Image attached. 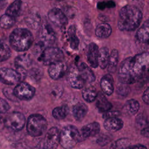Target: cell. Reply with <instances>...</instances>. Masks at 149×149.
Instances as JSON below:
<instances>
[{"label": "cell", "mask_w": 149, "mask_h": 149, "mask_svg": "<svg viewBox=\"0 0 149 149\" xmlns=\"http://www.w3.org/2000/svg\"><path fill=\"white\" fill-rule=\"evenodd\" d=\"M31 59L27 54L17 56L14 61L16 68H21L26 69L31 65Z\"/></svg>", "instance_id": "obj_25"}, {"label": "cell", "mask_w": 149, "mask_h": 149, "mask_svg": "<svg viewBox=\"0 0 149 149\" xmlns=\"http://www.w3.org/2000/svg\"><path fill=\"white\" fill-rule=\"evenodd\" d=\"M139 108L140 105L139 102L136 100L131 99L126 102L123 107V109L129 115H133L139 111Z\"/></svg>", "instance_id": "obj_28"}, {"label": "cell", "mask_w": 149, "mask_h": 149, "mask_svg": "<svg viewBox=\"0 0 149 149\" xmlns=\"http://www.w3.org/2000/svg\"><path fill=\"white\" fill-rule=\"evenodd\" d=\"M49 20L58 27H63L68 24V19L65 13L59 8L51 9L48 13Z\"/></svg>", "instance_id": "obj_13"}, {"label": "cell", "mask_w": 149, "mask_h": 149, "mask_svg": "<svg viewBox=\"0 0 149 149\" xmlns=\"http://www.w3.org/2000/svg\"><path fill=\"white\" fill-rule=\"evenodd\" d=\"M88 112L87 106L83 102L76 104L72 109V113L74 119L78 121L82 120Z\"/></svg>", "instance_id": "obj_20"}, {"label": "cell", "mask_w": 149, "mask_h": 149, "mask_svg": "<svg viewBox=\"0 0 149 149\" xmlns=\"http://www.w3.org/2000/svg\"><path fill=\"white\" fill-rule=\"evenodd\" d=\"M142 19L141 10L134 5H126L119 12L118 27L120 30L133 31L140 24Z\"/></svg>", "instance_id": "obj_3"}, {"label": "cell", "mask_w": 149, "mask_h": 149, "mask_svg": "<svg viewBox=\"0 0 149 149\" xmlns=\"http://www.w3.org/2000/svg\"><path fill=\"white\" fill-rule=\"evenodd\" d=\"M3 123L9 129L13 131H20L24 127L26 123L24 115L19 112H12L5 118Z\"/></svg>", "instance_id": "obj_9"}, {"label": "cell", "mask_w": 149, "mask_h": 149, "mask_svg": "<svg viewBox=\"0 0 149 149\" xmlns=\"http://www.w3.org/2000/svg\"><path fill=\"white\" fill-rule=\"evenodd\" d=\"M38 39L42 46L49 45L55 42V34L49 24H45L42 26L38 33Z\"/></svg>", "instance_id": "obj_12"}, {"label": "cell", "mask_w": 149, "mask_h": 149, "mask_svg": "<svg viewBox=\"0 0 149 149\" xmlns=\"http://www.w3.org/2000/svg\"><path fill=\"white\" fill-rule=\"evenodd\" d=\"M47 121L41 115L34 113L30 115L27 119L26 130L29 135L33 137L41 136L46 130Z\"/></svg>", "instance_id": "obj_6"}, {"label": "cell", "mask_w": 149, "mask_h": 149, "mask_svg": "<svg viewBox=\"0 0 149 149\" xmlns=\"http://www.w3.org/2000/svg\"><path fill=\"white\" fill-rule=\"evenodd\" d=\"M40 58L44 65L49 66L52 64L63 61L64 54L57 47H47L42 51Z\"/></svg>", "instance_id": "obj_8"}, {"label": "cell", "mask_w": 149, "mask_h": 149, "mask_svg": "<svg viewBox=\"0 0 149 149\" xmlns=\"http://www.w3.org/2000/svg\"><path fill=\"white\" fill-rule=\"evenodd\" d=\"M15 23L14 17L6 15V13L2 15L0 17V27L4 29L11 28Z\"/></svg>", "instance_id": "obj_31"}, {"label": "cell", "mask_w": 149, "mask_h": 149, "mask_svg": "<svg viewBox=\"0 0 149 149\" xmlns=\"http://www.w3.org/2000/svg\"><path fill=\"white\" fill-rule=\"evenodd\" d=\"M120 112L117 111H108L105 112L103 114V118L105 119L112 118H116L120 115Z\"/></svg>", "instance_id": "obj_36"}, {"label": "cell", "mask_w": 149, "mask_h": 149, "mask_svg": "<svg viewBox=\"0 0 149 149\" xmlns=\"http://www.w3.org/2000/svg\"><path fill=\"white\" fill-rule=\"evenodd\" d=\"M141 134L146 137H149V126L143 127L141 130Z\"/></svg>", "instance_id": "obj_39"}, {"label": "cell", "mask_w": 149, "mask_h": 149, "mask_svg": "<svg viewBox=\"0 0 149 149\" xmlns=\"http://www.w3.org/2000/svg\"><path fill=\"white\" fill-rule=\"evenodd\" d=\"M68 107L66 105H63L60 107H55L52 110V115L55 119L57 120H61L66 116L68 113Z\"/></svg>", "instance_id": "obj_30"}, {"label": "cell", "mask_w": 149, "mask_h": 149, "mask_svg": "<svg viewBox=\"0 0 149 149\" xmlns=\"http://www.w3.org/2000/svg\"><path fill=\"white\" fill-rule=\"evenodd\" d=\"M10 109V105L4 99L0 97V113H4Z\"/></svg>", "instance_id": "obj_35"}, {"label": "cell", "mask_w": 149, "mask_h": 149, "mask_svg": "<svg viewBox=\"0 0 149 149\" xmlns=\"http://www.w3.org/2000/svg\"><path fill=\"white\" fill-rule=\"evenodd\" d=\"M142 99L146 104L149 105V87L144 92L142 96Z\"/></svg>", "instance_id": "obj_38"}, {"label": "cell", "mask_w": 149, "mask_h": 149, "mask_svg": "<svg viewBox=\"0 0 149 149\" xmlns=\"http://www.w3.org/2000/svg\"><path fill=\"white\" fill-rule=\"evenodd\" d=\"M26 75V70L21 68H0V81L7 85L17 84L25 79Z\"/></svg>", "instance_id": "obj_5"}, {"label": "cell", "mask_w": 149, "mask_h": 149, "mask_svg": "<svg viewBox=\"0 0 149 149\" xmlns=\"http://www.w3.org/2000/svg\"><path fill=\"white\" fill-rule=\"evenodd\" d=\"M69 41L70 46L73 49H77L79 44V40L78 37L76 36V28L74 26L71 25L68 30Z\"/></svg>", "instance_id": "obj_27"}, {"label": "cell", "mask_w": 149, "mask_h": 149, "mask_svg": "<svg viewBox=\"0 0 149 149\" xmlns=\"http://www.w3.org/2000/svg\"><path fill=\"white\" fill-rule=\"evenodd\" d=\"M100 130V126L98 122H94L84 125L79 132V141L84 140L90 137L97 135Z\"/></svg>", "instance_id": "obj_14"}, {"label": "cell", "mask_w": 149, "mask_h": 149, "mask_svg": "<svg viewBox=\"0 0 149 149\" xmlns=\"http://www.w3.org/2000/svg\"><path fill=\"white\" fill-rule=\"evenodd\" d=\"M137 40L141 42L149 41V19L146 20L137 32Z\"/></svg>", "instance_id": "obj_21"}, {"label": "cell", "mask_w": 149, "mask_h": 149, "mask_svg": "<svg viewBox=\"0 0 149 149\" xmlns=\"http://www.w3.org/2000/svg\"><path fill=\"white\" fill-rule=\"evenodd\" d=\"M95 76L91 69L84 62L77 66L71 67L67 74V81L69 85L76 89L82 88L86 84L93 82Z\"/></svg>", "instance_id": "obj_2"}, {"label": "cell", "mask_w": 149, "mask_h": 149, "mask_svg": "<svg viewBox=\"0 0 149 149\" xmlns=\"http://www.w3.org/2000/svg\"><path fill=\"white\" fill-rule=\"evenodd\" d=\"M111 138L109 136H108V134H103L98 137L97 140V143L100 146H104L107 144H108L111 141Z\"/></svg>", "instance_id": "obj_34"}, {"label": "cell", "mask_w": 149, "mask_h": 149, "mask_svg": "<svg viewBox=\"0 0 149 149\" xmlns=\"http://www.w3.org/2000/svg\"><path fill=\"white\" fill-rule=\"evenodd\" d=\"M97 94L96 88L93 86L86 87L82 91V97L83 99L88 102L94 101L97 97Z\"/></svg>", "instance_id": "obj_29"}, {"label": "cell", "mask_w": 149, "mask_h": 149, "mask_svg": "<svg viewBox=\"0 0 149 149\" xmlns=\"http://www.w3.org/2000/svg\"><path fill=\"white\" fill-rule=\"evenodd\" d=\"M95 100V106L100 112L104 113L111 110L112 108V105L111 103L102 93H98Z\"/></svg>", "instance_id": "obj_18"}, {"label": "cell", "mask_w": 149, "mask_h": 149, "mask_svg": "<svg viewBox=\"0 0 149 149\" xmlns=\"http://www.w3.org/2000/svg\"><path fill=\"white\" fill-rule=\"evenodd\" d=\"M7 3V0H0V11L2 10Z\"/></svg>", "instance_id": "obj_41"}, {"label": "cell", "mask_w": 149, "mask_h": 149, "mask_svg": "<svg viewBox=\"0 0 149 149\" xmlns=\"http://www.w3.org/2000/svg\"><path fill=\"white\" fill-rule=\"evenodd\" d=\"M112 33V28L108 23H103L98 24L95 29V34L97 37L106 38L109 37Z\"/></svg>", "instance_id": "obj_22"}, {"label": "cell", "mask_w": 149, "mask_h": 149, "mask_svg": "<svg viewBox=\"0 0 149 149\" xmlns=\"http://www.w3.org/2000/svg\"><path fill=\"white\" fill-rule=\"evenodd\" d=\"M109 55V50L107 47H102L99 49L98 64L101 69H104L107 67Z\"/></svg>", "instance_id": "obj_24"}, {"label": "cell", "mask_w": 149, "mask_h": 149, "mask_svg": "<svg viewBox=\"0 0 149 149\" xmlns=\"http://www.w3.org/2000/svg\"><path fill=\"white\" fill-rule=\"evenodd\" d=\"M9 43L13 49L18 52L28 50L32 45L34 38L32 33L25 28H16L9 36Z\"/></svg>", "instance_id": "obj_4"}, {"label": "cell", "mask_w": 149, "mask_h": 149, "mask_svg": "<svg viewBox=\"0 0 149 149\" xmlns=\"http://www.w3.org/2000/svg\"><path fill=\"white\" fill-rule=\"evenodd\" d=\"M98 54L99 49L98 45L94 42L90 43L86 49V57L87 62L92 68H95L98 66Z\"/></svg>", "instance_id": "obj_16"}, {"label": "cell", "mask_w": 149, "mask_h": 149, "mask_svg": "<svg viewBox=\"0 0 149 149\" xmlns=\"http://www.w3.org/2000/svg\"><path fill=\"white\" fill-rule=\"evenodd\" d=\"M118 59L119 54L118 50L116 49H112L109 55V59L107 66L108 71L109 72L113 73L115 72L118 63Z\"/></svg>", "instance_id": "obj_26"}, {"label": "cell", "mask_w": 149, "mask_h": 149, "mask_svg": "<svg viewBox=\"0 0 149 149\" xmlns=\"http://www.w3.org/2000/svg\"><path fill=\"white\" fill-rule=\"evenodd\" d=\"M136 123L138 125H140V126H144L147 125L146 120L144 117L142 116V115H140L138 116V118H137Z\"/></svg>", "instance_id": "obj_37"}, {"label": "cell", "mask_w": 149, "mask_h": 149, "mask_svg": "<svg viewBox=\"0 0 149 149\" xmlns=\"http://www.w3.org/2000/svg\"><path fill=\"white\" fill-rule=\"evenodd\" d=\"M13 93L19 100L29 101L33 98L36 93V89L30 84L22 81L16 84L13 90Z\"/></svg>", "instance_id": "obj_10"}, {"label": "cell", "mask_w": 149, "mask_h": 149, "mask_svg": "<svg viewBox=\"0 0 149 149\" xmlns=\"http://www.w3.org/2000/svg\"><path fill=\"white\" fill-rule=\"evenodd\" d=\"M67 70V66L63 61L49 65L48 74L53 80H58L63 76Z\"/></svg>", "instance_id": "obj_15"}, {"label": "cell", "mask_w": 149, "mask_h": 149, "mask_svg": "<svg viewBox=\"0 0 149 149\" xmlns=\"http://www.w3.org/2000/svg\"><path fill=\"white\" fill-rule=\"evenodd\" d=\"M148 70L149 53H140L122 62L119 68L118 79L122 84H133L147 74Z\"/></svg>", "instance_id": "obj_1"}, {"label": "cell", "mask_w": 149, "mask_h": 149, "mask_svg": "<svg viewBox=\"0 0 149 149\" xmlns=\"http://www.w3.org/2000/svg\"><path fill=\"white\" fill-rule=\"evenodd\" d=\"M22 6L21 0H15L11 3L6 10V14L13 17H16L20 15Z\"/></svg>", "instance_id": "obj_23"}, {"label": "cell", "mask_w": 149, "mask_h": 149, "mask_svg": "<svg viewBox=\"0 0 149 149\" xmlns=\"http://www.w3.org/2000/svg\"><path fill=\"white\" fill-rule=\"evenodd\" d=\"M79 132L73 125L65 126L60 132L59 144L65 149L74 147L79 141Z\"/></svg>", "instance_id": "obj_7"}, {"label": "cell", "mask_w": 149, "mask_h": 149, "mask_svg": "<svg viewBox=\"0 0 149 149\" xmlns=\"http://www.w3.org/2000/svg\"><path fill=\"white\" fill-rule=\"evenodd\" d=\"M11 56L9 47L4 42L0 40V62L8 59Z\"/></svg>", "instance_id": "obj_32"}, {"label": "cell", "mask_w": 149, "mask_h": 149, "mask_svg": "<svg viewBox=\"0 0 149 149\" xmlns=\"http://www.w3.org/2000/svg\"><path fill=\"white\" fill-rule=\"evenodd\" d=\"M60 132L56 127L50 128L42 142V149H56L59 144Z\"/></svg>", "instance_id": "obj_11"}, {"label": "cell", "mask_w": 149, "mask_h": 149, "mask_svg": "<svg viewBox=\"0 0 149 149\" xmlns=\"http://www.w3.org/2000/svg\"><path fill=\"white\" fill-rule=\"evenodd\" d=\"M129 143L127 139H120L114 141L111 146L110 149H125Z\"/></svg>", "instance_id": "obj_33"}, {"label": "cell", "mask_w": 149, "mask_h": 149, "mask_svg": "<svg viewBox=\"0 0 149 149\" xmlns=\"http://www.w3.org/2000/svg\"><path fill=\"white\" fill-rule=\"evenodd\" d=\"M113 79L111 74H107L101 79L100 86L104 94L108 95H111L114 90Z\"/></svg>", "instance_id": "obj_17"}, {"label": "cell", "mask_w": 149, "mask_h": 149, "mask_svg": "<svg viewBox=\"0 0 149 149\" xmlns=\"http://www.w3.org/2000/svg\"><path fill=\"white\" fill-rule=\"evenodd\" d=\"M104 126L107 130L114 132L120 130L123 127V122L118 117L108 118L105 119Z\"/></svg>", "instance_id": "obj_19"}, {"label": "cell", "mask_w": 149, "mask_h": 149, "mask_svg": "<svg viewBox=\"0 0 149 149\" xmlns=\"http://www.w3.org/2000/svg\"><path fill=\"white\" fill-rule=\"evenodd\" d=\"M125 149H147V148L143 145L141 144H137L131 146H128Z\"/></svg>", "instance_id": "obj_40"}]
</instances>
